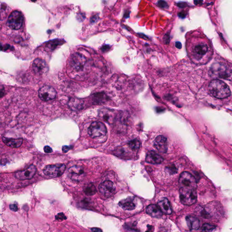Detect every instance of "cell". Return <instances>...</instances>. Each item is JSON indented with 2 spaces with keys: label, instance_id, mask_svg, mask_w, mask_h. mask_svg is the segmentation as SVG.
<instances>
[{
  "label": "cell",
  "instance_id": "1",
  "mask_svg": "<svg viewBox=\"0 0 232 232\" xmlns=\"http://www.w3.org/2000/svg\"><path fill=\"white\" fill-rule=\"evenodd\" d=\"M188 56L192 62L197 64L208 63L213 56L212 48L210 42L205 37H191L187 41Z\"/></svg>",
  "mask_w": 232,
  "mask_h": 232
},
{
  "label": "cell",
  "instance_id": "2",
  "mask_svg": "<svg viewBox=\"0 0 232 232\" xmlns=\"http://www.w3.org/2000/svg\"><path fill=\"white\" fill-rule=\"evenodd\" d=\"M209 89L213 96L217 99H225L231 95L229 87L224 81L219 79L212 80L209 84Z\"/></svg>",
  "mask_w": 232,
  "mask_h": 232
},
{
  "label": "cell",
  "instance_id": "3",
  "mask_svg": "<svg viewBox=\"0 0 232 232\" xmlns=\"http://www.w3.org/2000/svg\"><path fill=\"white\" fill-rule=\"evenodd\" d=\"M210 73L212 77L228 79L231 77V70L224 63H213L210 70Z\"/></svg>",
  "mask_w": 232,
  "mask_h": 232
},
{
  "label": "cell",
  "instance_id": "4",
  "mask_svg": "<svg viewBox=\"0 0 232 232\" xmlns=\"http://www.w3.org/2000/svg\"><path fill=\"white\" fill-rule=\"evenodd\" d=\"M179 195L180 201L183 205H191L196 202L197 199L196 189L180 188Z\"/></svg>",
  "mask_w": 232,
  "mask_h": 232
},
{
  "label": "cell",
  "instance_id": "5",
  "mask_svg": "<svg viewBox=\"0 0 232 232\" xmlns=\"http://www.w3.org/2000/svg\"><path fill=\"white\" fill-rule=\"evenodd\" d=\"M86 64V58L84 55L80 53H74L72 55L70 58V65L71 69L75 72L83 71Z\"/></svg>",
  "mask_w": 232,
  "mask_h": 232
},
{
  "label": "cell",
  "instance_id": "6",
  "mask_svg": "<svg viewBox=\"0 0 232 232\" xmlns=\"http://www.w3.org/2000/svg\"><path fill=\"white\" fill-rule=\"evenodd\" d=\"M179 182L180 188L196 189L197 182L196 179L189 172H183L180 175Z\"/></svg>",
  "mask_w": 232,
  "mask_h": 232
},
{
  "label": "cell",
  "instance_id": "7",
  "mask_svg": "<svg viewBox=\"0 0 232 232\" xmlns=\"http://www.w3.org/2000/svg\"><path fill=\"white\" fill-rule=\"evenodd\" d=\"M66 169V166L64 164H57L46 165L43 170L44 175L51 177H58L62 176Z\"/></svg>",
  "mask_w": 232,
  "mask_h": 232
},
{
  "label": "cell",
  "instance_id": "8",
  "mask_svg": "<svg viewBox=\"0 0 232 232\" xmlns=\"http://www.w3.org/2000/svg\"><path fill=\"white\" fill-rule=\"evenodd\" d=\"M107 130L105 125L100 122H93L88 129V133L92 138L103 136L106 134Z\"/></svg>",
  "mask_w": 232,
  "mask_h": 232
},
{
  "label": "cell",
  "instance_id": "9",
  "mask_svg": "<svg viewBox=\"0 0 232 232\" xmlns=\"http://www.w3.org/2000/svg\"><path fill=\"white\" fill-rule=\"evenodd\" d=\"M22 14L20 11L15 10L11 12L7 21V24L11 29L17 30L21 28L23 22Z\"/></svg>",
  "mask_w": 232,
  "mask_h": 232
},
{
  "label": "cell",
  "instance_id": "10",
  "mask_svg": "<svg viewBox=\"0 0 232 232\" xmlns=\"http://www.w3.org/2000/svg\"><path fill=\"white\" fill-rule=\"evenodd\" d=\"M56 94V89L50 86H44L39 91V96L42 100L44 101H48L55 99Z\"/></svg>",
  "mask_w": 232,
  "mask_h": 232
},
{
  "label": "cell",
  "instance_id": "11",
  "mask_svg": "<svg viewBox=\"0 0 232 232\" xmlns=\"http://www.w3.org/2000/svg\"><path fill=\"white\" fill-rule=\"evenodd\" d=\"M68 174L69 177L75 182L81 181L85 176L83 167L79 165H74L70 167Z\"/></svg>",
  "mask_w": 232,
  "mask_h": 232
},
{
  "label": "cell",
  "instance_id": "12",
  "mask_svg": "<svg viewBox=\"0 0 232 232\" xmlns=\"http://www.w3.org/2000/svg\"><path fill=\"white\" fill-rule=\"evenodd\" d=\"M100 119L108 124H112L114 122L116 118V114L114 110L104 108L100 109L99 112Z\"/></svg>",
  "mask_w": 232,
  "mask_h": 232
},
{
  "label": "cell",
  "instance_id": "13",
  "mask_svg": "<svg viewBox=\"0 0 232 232\" xmlns=\"http://www.w3.org/2000/svg\"><path fill=\"white\" fill-rule=\"evenodd\" d=\"M32 68L35 73L39 75H42L46 73L49 70V67L45 60L38 58L33 61Z\"/></svg>",
  "mask_w": 232,
  "mask_h": 232
},
{
  "label": "cell",
  "instance_id": "14",
  "mask_svg": "<svg viewBox=\"0 0 232 232\" xmlns=\"http://www.w3.org/2000/svg\"><path fill=\"white\" fill-rule=\"evenodd\" d=\"M36 171V166L31 165L27 169L21 170L16 173L15 177L21 180L31 179L35 176Z\"/></svg>",
  "mask_w": 232,
  "mask_h": 232
},
{
  "label": "cell",
  "instance_id": "15",
  "mask_svg": "<svg viewBox=\"0 0 232 232\" xmlns=\"http://www.w3.org/2000/svg\"><path fill=\"white\" fill-rule=\"evenodd\" d=\"M99 189L102 195L105 197H109L114 192L115 186L113 182L106 180L99 185Z\"/></svg>",
  "mask_w": 232,
  "mask_h": 232
},
{
  "label": "cell",
  "instance_id": "16",
  "mask_svg": "<svg viewBox=\"0 0 232 232\" xmlns=\"http://www.w3.org/2000/svg\"><path fill=\"white\" fill-rule=\"evenodd\" d=\"M154 146L159 152L166 153L168 149V143L166 137L163 136H157L154 141Z\"/></svg>",
  "mask_w": 232,
  "mask_h": 232
},
{
  "label": "cell",
  "instance_id": "17",
  "mask_svg": "<svg viewBox=\"0 0 232 232\" xmlns=\"http://www.w3.org/2000/svg\"><path fill=\"white\" fill-rule=\"evenodd\" d=\"M119 205L125 211H133L136 207V201L133 197H128L119 201Z\"/></svg>",
  "mask_w": 232,
  "mask_h": 232
},
{
  "label": "cell",
  "instance_id": "18",
  "mask_svg": "<svg viewBox=\"0 0 232 232\" xmlns=\"http://www.w3.org/2000/svg\"><path fill=\"white\" fill-rule=\"evenodd\" d=\"M146 162L153 164H158L163 161L162 157L153 150L148 152L146 159Z\"/></svg>",
  "mask_w": 232,
  "mask_h": 232
},
{
  "label": "cell",
  "instance_id": "19",
  "mask_svg": "<svg viewBox=\"0 0 232 232\" xmlns=\"http://www.w3.org/2000/svg\"><path fill=\"white\" fill-rule=\"evenodd\" d=\"M157 206L162 213L168 215L172 213V209L170 206V203L167 199L164 198L158 201Z\"/></svg>",
  "mask_w": 232,
  "mask_h": 232
},
{
  "label": "cell",
  "instance_id": "20",
  "mask_svg": "<svg viewBox=\"0 0 232 232\" xmlns=\"http://www.w3.org/2000/svg\"><path fill=\"white\" fill-rule=\"evenodd\" d=\"M84 102L83 100L78 98H71L68 102V106L71 110L78 111L82 110L84 106Z\"/></svg>",
  "mask_w": 232,
  "mask_h": 232
},
{
  "label": "cell",
  "instance_id": "21",
  "mask_svg": "<svg viewBox=\"0 0 232 232\" xmlns=\"http://www.w3.org/2000/svg\"><path fill=\"white\" fill-rule=\"evenodd\" d=\"M2 141L8 147L11 148H18L21 147L22 144V138H7V137H3L2 138Z\"/></svg>",
  "mask_w": 232,
  "mask_h": 232
},
{
  "label": "cell",
  "instance_id": "22",
  "mask_svg": "<svg viewBox=\"0 0 232 232\" xmlns=\"http://www.w3.org/2000/svg\"><path fill=\"white\" fill-rule=\"evenodd\" d=\"M186 221L187 226L190 230H197L200 226L199 219L193 216H187L186 217Z\"/></svg>",
  "mask_w": 232,
  "mask_h": 232
},
{
  "label": "cell",
  "instance_id": "23",
  "mask_svg": "<svg viewBox=\"0 0 232 232\" xmlns=\"http://www.w3.org/2000/svg\"><path fill=\"white\" fill-rule=\"evenodd\" d=\"M146 212L151 217L155 218H160L162 215V213L158 206L154 204L148 206L146 209Z\"/></svg>",
  "mask_w": 232,
  "mask_h": 232
},
{
  "label": "cell",
  "instance_id": "24",
  "mask_svg": "<svg viewBox=\"0 0 232 232\" xmlns=\"http://www.w3.org/2000/svg\"><path fill=\"white\" fill-rule=\"evenodd\" d=\"M85 194L87 196H92L95 195L96 193L97 192V190L95 186L92 184H90L88 185L85 188L84 190Z\"/></svg>",
  "mask_w": 232,
  "mask_h": 232
},
{
  "label": "cell",
  "instance_id": "25",
  "mask_svg": "<svg viewBox=\"0 0 232 232\" xmlns=\"http://www.w3.org/2000/svg\"><path fill=\"white\" fill-rule=\"evenodd\" d=\"M7 6L5 3L0 2V20L5 19L7 16Z\"/></svg>",
  "mask_w": 232,
  "mask_h": 232
},
{
  "label": "cell",
  "instance_id": "26",
  "mask_svg": "<svg viewBox=\"0 0 232 232\" xmlns=\"http://www.w3.org/2000/svg\"><path fill=\"white\" fill-rule=\"evenodd\" d=\"M129 146L133 150H137L140 148V142L139 140L134 139L130 141L129 143Z\"/></svg>",
  "mask_w": 232,
  "mask_h": 232
},
{
  "label": "cell",
  "instance_id": "27",
  "mask_svg": "<svg viewBox=\"0 0 232 232\" xmlns=\"http://www.w3.org/2000/svg\"><path fill=\"white\" fill-rule=\"evenodd\" d=\"M216 228V226L209 224H206L203 225L201 232H211Z\"/></svg>",
  "mask_w": 232,
  "mask_h": 232
},
{
  "label": "cell",
  "instance_id": "28",
  "mask_svg": "<svg viewBox=\"0 0 232 232\" xmlns=\"http://www.w3.org/2000/svg\"><path fill=\"white\" fill-rule=\"evenodd\" d=\"M59 43L58 42V41H53L51 42H50L47 44V48L51 50H53L56 48L59 44Z\"/></svg>",
  "mask_w": 232,
  "mask_h": 232
},
{
  "label": "cell",
  "instance_id": "29",
  "mask_svg": "<svg viewBox=\"0 0 232 232\" xmlns=\"http://www.w3.org/2000/svg\"><path fill=\"white\" fill-rule=\"evenodd\" d=\"M56 219L57 220L59 221H62L63 220H65L67 219L65 215H64L63 213H59L56 216Z\"/></svg>",
  "mask_w": 232,
  "mask_h": 232
},
{
  "label": "cell",
  "instance_id": "30",
  "mask_svg": "<svg viewBox=\"0 0 232 232\" xmlns=\"http://www.w3.org/2000/svg\"><path fill=\"white\" fill-rule=\"evenodd\" d=\"M158 5L159 7H161V8H167L168 7V6L167 5V3L165 1H158Z\"/></svg>",
  "mask_w": 232,
  "mask_h": 232
},
{
  "label": "cell",
  "instance_id": "31",
  "mask_svg": "<svg viewBox=\"0 0 232 232\" xmlns=\"http://www.w3.org/2000/svg\"><path fill=\"white\" fill-rule=\"evenodd\" d=\"M10 209L13 211H17L18 210V206L16 204H11L10 205Z\"/></svg>",
  "mask_w": 232,
  "mask_h": 232
},
{
  "label": "cell",
  "instance_id": "32",
  "mask_svg": "<svg viewBox=\"0 0 232 232\" xmlns=\"http://www.w3.org/2000/svg\"><path fill=\"white\" fill-rule=\"evenodd\" d=\"M44 152L46 153H50L52 152L53 150H52V148L49 146H45L44 148Z\"/></svg>",
  "mask_w": 232,
  "mask_h": 232
},
{
  "label": "cell",
  "instance_id": "33",
  "mask_svg": "<svg viewBox=\"0 0 232 232\" xmlns=\"http://www.w3.org/2000/svg\"><path fill=\"white\" fill-rule=\"evenodd\" d=\"M5 88L3 86H0V99L3 97L5 94Z\"/></svg>",
  "mask_w": 232,
  "mask_h": 232
},
{
  "label": "cell",
  "instance_id": "34",
  "mask_svg": "<svg viewBox=\"0 0 232 232\" xmlns=\"http://www.w3.org/2000/svg\"><path fill=\"white\" fill-rule=\"evenodd\" d=\"M70 148L69 146H63V148H62V150H63V152L66 153L70 150Z\"/></svg>",
  "mask_w": 232,
  "mask_h": 232
},
{
  "label": "cell",
  "instance_id": "35",
  "mask_svg": "<svg viewBox=\"0 0 232 232\" xmlns=\"http://www.w3.org/2000/svg\"><path fill=\"white\" fill-rule=\"evenodd\" d=\"M91 230L93 232H102V230L98 228H91Z\"/></svg>",
  "mask_w": 232,
  "mask_h": 232
},
{
  "label": "cell",
  "instance_id": "36",
  "mask_svg": "<svg viewBox=\"0 0 232 232\" xmlns=\"http://www.w3.org/2000/svg\"><path fill=\"white\" fill-rule=\"evenodd\" d=\"M154 229L153 227L152 226L148 225V230L146 232H153V230Z\"/></svg>",
  "mask_w": 232,
  "mask_h": 232
},
{
  "label": "cell",
  "instance_id": "37",
  "mask_svg": "<svg viewBox=\"0 0 232 232\" xmlns=\"http://www.w3.org/2000/svg\"><path fill=\"white\" fill-rule=\"evenodd\" d=\"M176 46L178 49H181L182 47V44L179 42H176Z\"/></svg>",
  "mask_w": 232,
  "mask_h": 232
}]
</instances>
